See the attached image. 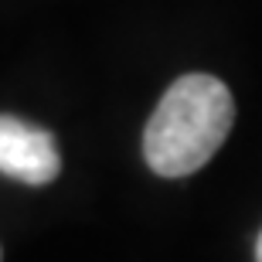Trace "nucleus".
Segmentation results:
<instances>
[{
  "label": "nucleus",
  "instance_id": "obj_1",
  "mask_svg": "<svg viewBox=\"0 0 262 262\" xmlns=\"http://www.w3.org/2000/svg\"><path fill=\"white\" fill-rule=\"evenodd\" d=\"M235 123V99L214 75H181L143 129V157L160 177H187L201 170Z\"/></svg>",
  "mask_w": 262,
  "mask_h": 262
},
{
  "label": "nucleus",
  "instance_id": "obj_2",
  "mask_svg": "<svg viewBox=\"0 0 262 262\" xmlns=\"http://www.w3.org/2000/svg\"><path fill=\"white\" fill-rule=\"evenodd\" d=\"M61 170L55 136L20 116L0 113V174L20 184L41 187L51 184Z\"/></svg>",
  "mask_w": 262,
  "mask_h": 262
},
{
  "label": "nucleus",
  "instance_id": "obj_3",
  "mask_svg": "<svg viewBox=\"0 0 262 262\" xmlns=\"http://www.w3.org/2000/svg\"><path fill=\"white\" fill-rule=\"evenodd\" d=\"M255 262H262V235H259V242H255Z\"/></svg>",
  "mask_w": 262,
  "mask_h": 262
}]
</instances>
